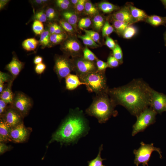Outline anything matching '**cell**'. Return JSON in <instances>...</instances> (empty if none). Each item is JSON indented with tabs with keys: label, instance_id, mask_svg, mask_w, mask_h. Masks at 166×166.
<instances>
[{
	"label": "cell",
	"instance_id": "6da1fadb",
	"mask_svg": "<svg viewBox=\"0 0 166 166\" xmlns=\"http://www.w3.org/2000/svg\"><path fill=\"white\" fill-rule=\"evenodd\" d=\"M152 90L144 81L136 79L123 86L109 88L107 93L116 105H122L137 117L150 106Z\"/></svg>",
	"mask_w": 166,
	"mask_h": 166
},
{
	"label": "cell",
	"instance_id": "7a4b0ae2",
	"mask_svg": "<svg viewBox=\"0 0 166 166\" xmlns=\"http://www.w3.org/2000/svg\"><path fill=\"white\" fill-rule=\"evenodd\" d=\"M89 129L82 111L78 108L71 109L52 135L49 143L56 141L61 144L76 143L88 134Z\"/></svg>",
	"mask_w": 166,
	"mask_h": 166
},
{
	"label": "cell",
	"instance_id": "3957f363",
	"mask_svg": "<svg viewBox=\"0 0 166 166\" xmlns=\"http://www.w3.org/2000/svg\"><path fill=\"white\" fill-rule=\"evenodd\" d=\"M116 105L107 93L98 95L94 98L85 112L88 115L97 118L100 123H105L110 117L117 113L114 110Z\"/></svg>",
	"mask_w": 166,
	"mask_h": 166
},
{
	"label": "cell",
	"instance_id": "277c9868",
	"mask_svg": "<svg viewBox=\"0 0 166 166\" xmlns=\"http://www.w3.org/2000/svg\"><path fill=\"white\" fill-rule=\"evenodd\" d=\"M78 77L81 82L86 84L87 89L89 92L94 93L96 95L107 93L109 88L105 71L97 70Z\"/></svg>",
	"mask_w": 166,
	"mask_h": 166
},
{
	"label": "cell",
	"instance_id": "5b68a950",
	"mask_svg": "<svg viewBox=\"0 0 166 166\" xmlns=\"http://www.w3.org/2000/svg\"><path fill=\"white\" fill-rule=\"evenodd\" d=\"M140 146L137 149H134L133 153L135 155L134 163L136 166H139L142 164L143 166H148V162L149 161L153 152H157L160 155V158L162 157V152L159 148L155 147L153 143L146 144L143 142L140 143Z\"/></svg>",
	"mask_w": 166,
	"mask_h": 166
},
{
	"label": "cell",
	"instance_id": "8992f818",
	"mask_svg": "<svg viewBox=\"0 0 166 166\" xmlns=\"http://www.w3.org/2000/svg\"><path fill=\"white\" fill-rule=\"evenodd\" d=\"M157 113L151 107L147 108L137 116V120L132 127V136L144 131L155 121Z\"/></svg>",
	"mask_w": 166,
	"mask_h": 166
},
{
	"label": "cell",
	"instance_id": "52a82bcc",
	"mask_svg": "<svg viewBox=\"0 0 166 166\" xmlns=\"http://www.w3.org/2000/svg\"><path fill=\"white\" fill-rule=\"evenodd\" d=\"M53 70L60 81L65 78L73 71V65L72 59L69 56L56 55L54 57Z\"/></svg>",
	"mask_w": 166,
	"mask_h": 166
},
{
	"label": "cell",
	"instance_id": "ba28073f",
	"mask_svg": "<svg viewBox=\"0 0 166 166\" xmlns=\"http://www.w3.org/2000/svg\"><path fill=\"white\" fill-rule=\"evenodd\" d=\"M10 105L24 117L30 109L32 102L28 96L22 92H18L14 94L12 103Z\"/></svg>",
	"mask_w": 166,
	"mask_h": 166
},
{
	"label": "cell",
	"instance_id": "9c48e42d",
	"mask_svg": "<svg viewBox=\"0 0 166 166\" xmlns=\"http://www.w3.org/2000/svg\"><path fill=\"white\" fill-rule=\"evenodd\" d=\"M72 59L73 65V71L78 76L97 70L95 62L87 60L81 56L73 57Z\"/></svg>",
	"mask_w": 166,
	"mask_h": 166
},
{
	"label": "cell",
	"instance_id": "30bf717a",
	"mask_svg": "<svg viewBox=\"0 0 166 166\" xmlns=\"http://www.w3.org/2000/svg\"><path fill=\"white\" fill-rule=\"evenodd\" d=\"M23 118L18 111L10 105L0 119L7 125L12 128L23 123Z\"/></svg>",
	"mask_w": 166,
	"mask_h": 166
},
{
	"label": "cell",
	"instance_id": "8fae6325",
	"mask_svg": "<svg viewBox=\"0 0 166 166\" xmlns=\"http://www.w3.org/2000/svg\"><path fill=\"white\" fill-rule=\"evenodd\" d=\"M61 49L65 55L69 57L71 56L73 58L81 56V45L74 38H67L63 42Z\"/></svg>",
	"mask_w": 166,
	"mask_h": 166
},
{
	"label": "cell",
	"instance_id": "7c38bea8",
	"mask_svg": "<svg viewBox=\"0 0 166 166\" xmlns=\"http://www.w3.org/2000/svg\"><path fill=\"white\" fill-rule=\"evenodd\" d=\"M31 129L26 128L23 122L11 128L10 138L11 141L16 143H22L28 138Z\"/></svg>",
	"mask_w": 166,
	"mask_h": 166
},
{
	"label": "cell",
	"instance_id": "4fadbf2b",
	"mask_svg": "<svg viewBox=\"0 0 166 166\" xmlns=\"http://www.w3.org/2000/svg\"><path fill=\"white\" fill-rule=\"evenodd\" d=\"M150 107L157 113L166 111V95L153 89Z\"/></svg>",
	"mask_w": 166,
	"mask_h": 166
},
{
	"label": "cell",
	"instance_id": "5bb4252c",
	"mask_svg": "<svg viewBox=\"0 0 166 166\" xmlns=\"http://www.w3.org/2000/svg\"><path fill=\"white\" fill-rule=\"evenodd\" d=\"M113 19L126 22L129 25L135 23L132 18L127 5L115 12L113 15Z\"/></svg>",
	"mask_w": 166,
	"mask_h": 166
},
{
	"label": "cell",
	"instance_id": "9a60e30c",
	"mask_svg": "<svg viewBox=\"0 0 166 166\" xmlns=\"http://www.w3.org/2000/svg\"><path fill=\"white\" fill-rule=\"evenodd\" d=\"M24 66V63L20 61L16 56H13L11 61L6 66V69L10 73L14 80L19 74Z\"/></svg>",
	"mask_w": 166,
	"mask_h": 166
},
{
	"label": "cell",
	"instance_id": "2e32d148",
	"mask_svg": "<svg viewBox=\"0 0 166 166\" xmlns=\"http://www.w3.org/2000/svg\"><path fill=\"white\" fill-rule=\"evenodd\" d=\"M65 78L66 88L69 90H73L82 85H87L81 81L77 75L70 74Z\"/></svg>",
	"mask_w": 166,
	"mask_h": 166
},
{
	"label": "cell",
	"instance_id": "e0dca14e",
	"mask_svg": "<svg viewBox=\"0 0 166 166\" xmlns=\"http://www.w3.org/2000/svg\"><path fill=\"white\" fill-rule=\"evenodd\" d=\"M13 81H11L6 84L3 91L0 94V99L7 104H11L13 101L14 94L12 91L11 87Z\"/></svg>",
	"mask_w": 166,
	"mask_h": 166
},
{
	"label": "cell",
	"instance_id": "ac0fdd59",
	"mask_svg": "<svg viewBox=\"0 0 166 166\" xmlns=\"http://www.w3.org/2000/svg\"><path fill=\"white\" fill-rule=\"evenodd\" d=\"M132 16L135 22L140 21H145L148 16L143 10L136 7L132 4H128Z\"/></svg>",
	"mask_w": 166,
	"mask_h": 166
},
{
	"label": "cell",
	"instance_id": "d6986e66",
	"mask_svg": "<svg viewBox=\"0 0 166 166\" xmlns=\"http://www.w3.org/2000/svg\"><path fill=\"white\" fill-rule=\"evenodd\" d=\"M11 128L7 125L0 119V142L11 141L10 131Z\"/></svg>",
	"mask_w": 166,
	"mask_h": 166
},
{
	"label": "cell",
	"instance_id": "ffe728a7",
	"mask_svg": "<svg viewBox=\"0 0 166 166\" xmlns=\"http://www.w3.org/2000/svg\"><path fill=\"white\" fill-rule=\"evenodd\" d=\"M145 21L154 26H166V16L162 17L156 15L148 16Z\"/></svg>",
	"mask_w": 166,
	"mask_h": 166
},
{
	"label": "cell",
	"instance_id": "44dd1931",
	"mask_svg": "<svg viewBox=\"0 0 166 166\" xmlns=\"http://www.w3.org/2000/svg\"><path fill=\"white\" fill-rule=\"evenodd\" d=\"M62 14L66 21L71 25L75 30H77L78 18L76 14L72 11H67L64 12Z\"/></svg>",
	"mask_w": 166,
	"mask_h": 166
},
{
	"label": "cell",
	"instance_id": "7402d4cb",
	"mask_svg": "<svg viewBox=\"0 0 166 166\" xmlns=\"http://www.w3.org/2000/svg\"><path fill=\"white\" fill-rule=\"evenodd\" d=\"M39 41L34 38H30L24 40L22 43L24 49L27 51H34L38 44Z\"/></svg>",
	"mask_w": 166,
	"mask_h": 166
},
{
	"label": "cell",
	"instance_id": "603a6c76",
	"mask_svg": "<svg viewBox=\"0 0 166 166\" xmlns=\"http://www.w3.org/2000/svg\"><path fill=\"white\" fill-rule=\"evenodd\" d=\"M99 7L104 13H109L119 9L118 6L108 2H103L99 4Z\"/></svg>",
	"mask_w": 166,
	"mask_h": 166
},
{
	"label": "cell",
	"instance_id": "cb8c5ba5",
	"mask_svg": "<svg viewBox=\"0 0 166 166\" xmlns=\"http://www.w3.org/2000/svg\"><path fill=\"white\" fill-rule=\"evenodd\" d=\"M50 35L49 31L47 30H44L41 34L39 42V44L43 48L50 46Z\"/></svg>",
	"mask_w": 166,
	"mask_h": 166
},
{
	"label": "cell",
	"instance_id": "d4e9b609",
	"mask_svg": "<svg viewBox=\"0 0 166 166\" xmlns=\"http://www.w3.org/2000/svg\"><path fill=\"white\" fill-rule=\"evenodd\" d=\"M113 26L118 34L122 36L127 27L130 25L126 22L113 19Z\"/></svg>",
	"mask_w": 166,
	"mask_h": 166
},
{
	"label": "cell",
	"instance_id": "484cf974",
	"mask_svg": "<svg viewBox=\"0 0 166 166\" xmlns=\"http://www.w3.org/2000/svg\"><path fill=\"white\" fill-rule=\"evenodd\" d=\"M102 144L99 148L98 154L95 158L87 162L88 166H103V161L105 160L103 159L101 156V151L103 150Z\"/></svg>",
	"mask_w": 166,
	"mask_h": 166
},
{
	"label": "cell",
	"instance_id": "4316f807",
	"mask_svg": "<svg viewBox=\"0 0 166 166\" xmlns=\"http://www.w3.org/2000/svg\"><path fill=\"white\" fill-rule=\"evenodd\" d=\"M67 38V35L65 33L60 34H50V40L51 43L58 44L63 42Z\"/></svg>",
	"mask_w": 166,
	"mask_h": 166
},
{
	"label": "cell",
	"instance_id": "83f0119b",
	"mask_svg": "<svg viewBox=\"0 0 166 166\" xmlns=\"http://www.w3.org/2000/svg\"><path fill=\"white\" fill-rule=\"evenodd\" d=\"M137 32L136 28L132 25H130L125 29L122 36L124 38L130 39L133 37Z\"/></svg>",
	"mask_w": 166,
	"mask_h": 166
},
{
	"label": "cell",
	"instance_id": "f1b7e54d",
	"mask_svg": "<svg viewBox=\"0 0 166 166\" xmlns=\"http://www.w3.org/2000/svg\"><path fill=\"white\" fill-rule=\"evenodd\" d=\"M78 36L82 40L83 43L86 45L92 47H97L99 46L97 43L86 34L83 35H78Z\"/></svg>",
	"mask_w": 166,
	"mask_h": 166
},
{
	"label": "cell",
	"instance_id": "f546056e",
	"mask_svg": "<svg viewBox=\"0 0 166 166\" xmlns=\"http://www.w3.org/2000/svg\"><path fill=\"white\" fill-rule=\"evenodd\" d=\"M104 18L101 15L97 14L93 18V25L94 28L97 30H100L102 29L105 23Z\"/></svg>",
	"mask_w": 166,
	"mask_h": 166
},
{
	"label": "cell",
	"instance_id": "4dcf8cb0",
	"mask_svg": "<svg viewBox=\"0 0 166 166\" xmlns=\"http://www.w3.org/2000/svg\"><path fill=\"white\" fill-rule=\"evenodd\" d=\"M85 12L90 15H97L98 13L97 8L90 2L87 1L85 5Z\"/></svg>",
	"mask_w": 166,
	"mask_h": 166
},
{
	"label": "cell",
	"instance_id": "1f68e13d",
	"mask_svg": "<svg viewBox=\"0 0 166 166\" xmlns=\"http://www.w3.org/2000/svg\"><path fill=\"white\" fill-rule=\"evenodd\" d=\"M115 30L113 26L110 24L108 21H106L102 29V35L103 37L109 36Z\"/></svg>",
	"mask_w": 166,
	"mask_h": 166
},
{
	"label": "cell",
	"instance_id": "d6a6232c",
	"mask_svg": "<svg viewBox=\"0 0 166 166\" xmlns=\"http://www.w3.org/2000/svg\"><path fill=\"white\" fill-rule=\"evenodd\" d=\"M112 50V55L119 61L120 64L122 63L123 54L121 47L117 43L115 47Z\"/></svg>",
	"mask_w": 166,
	"mask_h": 166
},
{
	"label": "cell",
	"instance_id": "836d02e7",
	"mask_svg": "<svg viewBox=\"0 0 166 166\" xmlns=\"http://www.w3.org/2000/svg\"><path fill=\"white\" fill-rule=\"evenodd\" d=\"M83 58L87 60L95 62L98 59L94 53L87 47L83 50Z\"/></svg>",
	"mask_w": 166,
	"mask_h": 166
},
{
	"label": "cell",
	"instance_id": "e575fe53",
	"mask_svg": "<svg viewBox=\"0 0 166 166\" xmlns=\"http://www.w3.org/2000/svg\"><path fill=\"white\" fill-rule=\"evenodd\" d=\"M32 28L34 32L36 35L41 34L44 31V25L42 22L36 20L33 22Z\"/></svg>",
	"mask_w": 166,
	"mask_h": 166
},
{
	"label": "cell",
	"instance_id": "d590c367",
	"mask_svg": "<svg viewBox=\"0 0 166 166\" xmlns=\"http://www.w3.org/2000/svg\"><path fill=\"white\" fill-rule=\"evenodd\" d=\"M59 23L64 30L68 33L72 34L75 32V30L73 26L66 21L61 20L59 21Z\"/></svg>",
	"mask_w": 166,
	"mask_h": 166
},
{
	"label": "cell",
	"instance_id": "8d00e7d4",
	"mask_svg": "<svg viewBox=\"0 0 166 166\" xmlns=\"http://www.w3.org/2000/svg\"><path fill=\"white\" fill-rule=\"evenodd\" d=\"M91 23V21L89 18H84L79 20L78 23V26L80 29H84L89 27Z\"/></svg>",
	"mask_w": 166,
	"mask_h": 166
},
{
	"label": "cell",
	"instance_id": "74e56055",
	"mask_svg": "<svg viewBox=\"0 0 166 166\" xmlns=\"http://www.w3.org/2000/svg\"><path fill=\"white\" fill-rule=\"evenodd\" d=\"M85 34L89 35L95 42L99 43L100 38L99 34L96 32L92 30L83 29Z\"/></svg>",
	"mask_w": 166,
	"mask_h": 166
},
{
	"label": "cell",
	"instance_id": "f35d334b",
	"mask_svg": "<svg viewBox=\"0 0 166 166\" xmlns=\"http://www.w3.org/2000/svg\"><path fill=\"white\" fill-rule=\"evenodd\" d=\"M14 80L11 75L8 73L0 72V84H4L5 83Z\"/></svg>",
	"mask_w": 166,
	"mask_h": 166
},
{
	"label": "cell",
	"instance_id": "ab89813d",
	"mask_svg": "<svg viewBox=\"0 0 166 166\" xmlns=\"http://www.w3.org/2000/svg\"><path fill=\"white\" fill-rule=\"evenodd\" d=\"M107 63L109 67L111 68L117 67L120 64L119 61L113 55L109 57Z\"/></svg>",
	"mask_w": 166,
	"mask_h": 166
},
{
	"label": "cell",
	"instance_id": "60d3db41",
	"mask_svg": "<svg viewBox=\"0 0 166 166\" xmlns=\"http://www.w3.org/2000/svg\"><path fill=\"white\" fill-rule=\"evenodd\" d=\"M96 64L97 71H105V69L109 67L107 62L98 59H97L96 61Z\"/></svg>",
	"mask_w": 166,
	"mask_h": 166
},
{
	"label": "cell",
	"instance_id": "b9f144b4",
	"mask_svg": "<svg viewBox=\"0 0 166 166\" xmlns=\"http://www.w3.org/2000/svg\"><path fill=\"white\" fill-rule=\"evenodd\" d=\"M34 18L36 20L42 22H45L47 19L45 13L43 10H40L36 13L34 16Z\"/></svg>",
	"mask_w": 166,
	"mask_h": 166
},
{
	"label": "cell",
	"instance_id": "7bdbcfd3",
	"mask_svg": "<svg viewBox=\"0 0 166 166\" xmlns=\"http://www.w3.org/2000/svg\"><path fill=\"white\" fill-rule=\"evenodd\" d=\"M45 14L47 19L50 20L54 19L57 16L55 10L52 8H48L46 11Z\"/></svg>",
	"mask_w": 166,
	"mask_h": 166
},
{
	"label": "cell",
	"instance_id": "ee69618b",
	"mask_svg": "<svg viewBox=\"0 0 166 166\" xmlns=\"http://www.w3.org/2000/svg\"><path fill=\"white\" fill-rule=\"evenodd\" d=\"M105 44L110 49L113 50L116 46V43L114 40L109 36L106 37Z\"/></svg>",
	"mask_w": 166,
	"mask_h": 166
},
{
	"label": "cell",
	"instance_id": "f6af8a7d",
	"mask_svg": "<svg viewBox=\"0 0 166 166\" xmlns=\"http://www.w3.org/2000/svg\"><path fill=\"white\" fill-rule=\"evenodd\" d=\"M46 68V65L43 63H41L36 65L35 71L36 73L41 74L44 71Z\"/></svg>",
	"mask_w": 166,
	"mask_h": 166
},
{
	"label": "cell",
	"instance_id": "bcb514c9",
	"mask_svg": "<svg viewBox=\"0 0 166 166\" xmlns=\"http://www.w3.org/2000/svg\"><path fill=\"white\" fill-rule=\"evenodd\" d=\"M87 1L86 0H79L78 2L75 6L77 12L81 13L85 9V4Z\"/></svg>",
	"mask_w": 166,
	"mask_h": 166
},
{
	"label": "cell",
	"instance_id": "7dc6e473",
	"mask_svg": "<svg viewBox=\"0 0 166 166\" xmlns=\"http://www.w3.org/2000/svg\"><path fill=\"white\" fill-rule=\"evenodd\" d=\"M7 104L1 99H0V117H1L5 113L8 107Z\"/></svg>",
	"mask_w": 166,
	"mask_h": 166
},
{
	"label": "cell",
	"instance_id": "c3c4849f",
	"mask_svg": "<svg viewBox=\"0 0 166 166\" xmlns=\"http://www.w3.org/2000/svg\"><path fill=\"white\" fill-rule=\"evenodd\" d=\"M10 147L6 145L3 142L0 143V154L2 155L9 150Z\"/></svg>",
	"mask_w": 166,
	"mask_h": 166
},
{
	"label": "cell",
	"instance_id": "681fc988",
	"mask_svg": "<svg viewBox=\"0 0 166 166\" xmlns=\"http://www.w3.org/2000/svg\"><path fill=\"white\" fill-rule=\"evenodd\" d=\"M57 24L56 23H51L49 25V31L51 34H54Z\"/></svg>",
	"mask_w": 166,
	"mask_h": 166
},
{
	"label": "cell",
	"instance_id": "f907efd6",
	"mask_svg": "<svg viewBox=\"0 0 166 166\" xmlns=\"http://www.w3.org/2000/svg\"><path fill=\"white\" fill-rule=\"evenodd\" d=\"M56 2L57 6L62 9L66 10L68 9L69 7V6L59 2L57 0L56 1Z\"/></svg>",
	"mask_w": 166,
	"mask_h": 166
},
{
	"label": "cell",
	"instance_id": "816d5d0a",
	"mask_svg": "<svg viewBox=\"0 0 166 166\" xmlns=\"http://www.w3.org/2000/svg\"><path fill=\"white\" fill-rule=\"evenodd\" d=\"M43 58L39 56H35L34 60V62L36 65L42 63Z\"/></svg>",
	"mask_w": 166,
	"mask_h": 166
},
{
	"label": "cell",
	"instance_id": "f5cc1de1",
	"mask_svg": "<svg viewBox=\"0 0 166 166\" xmlns=\"http://www.w3.org/2000/svg\"><path fill=\"white\" fill-rule=\"evenodd\" d=\"M64 30L60 26L57 25L55 30L54 34H60L65 33Z\"/></svg>",
	"mask_w": 166,
	"mask_h": 166
},
{
	"label": "cell",
	"instance_id": "db71d44e",
	"mask_svg": "<svg viewBox=\"0 0 166 166\" xmlns=\"http://www.w3.org/2000/svg\"><path fill=\"white\" fill-rule=\"evenodd\" d=\"M9 0H1L0 1V10L2 9L6 6Z\"/></svg>",
	"mask_w": 166,
	"mask_h": 166
},
{
	"label": "cell",
	"instance_id": "11a10c76",
	"mask_svg": "<svg viewBox=\"0 0 166 166\" xmlns=\"http://www.w3.org/2000/svg\"><path fill=\"white\" fill-rule=\"evenodd\" d=\"M59 2L64 3L69 6L70 4V2L68 0H57Z\"/></svg>",
	"mask_w": 166,
	"mask_h": 166
},
{
	"label": "cell",
	"instance_id": "9f6ffc18",
	"mask_svg": "<svg viewBox=\"0 0 166 166\" xmlns=\"http://www.w3.org/2000/svg\"><path fill=\"white\" fill-rule=\"evenodd\" d=\"M79 0H71L70 1V2L74 5L75 6H76L77 4L78 3Z\"/></svg>",
	"mask_w": 166,
	"mask_h": 166
},
{
	"label": "cell",
	"instance_id": "6f0895ef",
	"mask_svg": "<svg viewBox=\"0 0 166 166\" xmlns=\"http://www.w3.org/2000/svg\"><path fill=\"white\" fill-rule=\"evenodd\" d=\"M35 2L39 4H42L44 3L42 1V0H36L35 1Z\"/></svg>",
	"mask_w": 166,
	"mask_h": 166
},
{
	"label": "cell",
	"instance_id": "680465c9",
	"mask_svg": "<svg viewBox=\"0 0 166 166\" xmlns=\"http://www.w3.org/2000/svg\"><path fill=\"white\" fill-rule=\"evenodd\" d=\"M160 1L164 6V8L166 9V0H161Z\"/></svg>",
	"mask_w": 166,
	"mask_h": 166
},
{
	"label": "cell",
	"instance_id": "91938a15",
	"mask_svg": "<svg viewBox=\"0 0 166 166\" xmlns=\"http://www.w3.org/2000/svg\"><path fill=\"white\" fill-rule=\"evenodd\" d=\"M164 37L165 45L166 46V30L164 33Z\"/></svg>",
	"mask_w": 166,
	"mask_h": 166
},
{
	"label": "cell",
	"instance_id": "94428289",
	"mask_svg": "<svg viewBox=\"0 0 166 166\" xmlns=\"http://www.w3.org/2000/svg\"><path fill=\"white\" fill-rule=\"evenodd\" d=\"M103 166H105V165H103Z\"/></svg>",
	"mask_w": 166,
	"mask_h": 166
},
{
	"label": "cell",
	"instance_id": "6125c7cd",
	"mask_svg": "<svg viewBox=\"0 0 166 166\" xmlns=\"http://www.w3.org/2000/svg\"></svg>",
	"mask_w": 166,
	"mask_h": 166
}]
</instances>
